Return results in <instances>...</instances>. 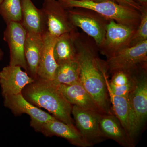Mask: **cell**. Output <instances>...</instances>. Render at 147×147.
I'll return each instance as SVG.
<instances>
[{"label": "cell", "instance_id": "6da1fadb", "mask_svg": "<svg viewBox=\"0 0 147 147\" xmlns=\"http://www.w3.org/2000/svg\"><path fill=\"white\" fill-rule=\"evenodd\" d=\"M75 44L80 67L79 81L106 114L113 113L106 86L108 67L105 61L99 57L97 45L91 38L79 32Z\"/></svg>", "mask_w": 147, "mask_h": 147}, {"label": "cell", "instance_id": "7a4b0ae2", "mask_svg": "<svg viewBox=\"0 0 147 147\" xmlns=\"http://www.w3.org/2000/svg\"><path fill=\"white\" fill-rule=\"evenodd\" d=\"M22 94L33 105L44 108L57 119L76 127L71 117L72 105L52 81L37 78L24 88Z\"/></svg>", "mask_w": 147, "mask_h": 147}, {"label": "cell", "instance_id": "3957f363", "mask_svg": "<svg viewBox=\"0 0 147 147\" xmlns=\"http://www.w3.org/2000/svg\"><path fill=\"white\" fill-rule=\"evenodd\" d=\"M66 9L82 7L94 11L108 20L125 25L136 30L139 26L141 12L111 1L95 2L77 0H58Z\"/></svg>", "mask_w": 147, "mask_h": 147}, {"label": "cell", "instance_id": "277c9868", "mask_svg": "<svg viewBox=\"0 0 147 147\" xmlns=\"http://www.w3.org/2000/svg\"><path fill=\"white\" fill-rule=\"evenodd\" d=\"M128 99L131 138L134 142L147 119V67L137 69L135 85L129 94Z\"/></svg>", "mask_w": 147, "mask_h": 147}, {"label": "cell", "instance_id": "5b68a950", "mask_svg": "<svg viewBox=\"0 0 147 147\" xmlns=\"http://www.w3.org/2000/svg\"><path fill=\"white\" fill-rule=\"evenodd\" d=\"M67 9L72 24L82 29L94 40L98 47H100L104 41L106 26L110 20L88 9L74 7Z\"/></svg>", "mask_w": 147, "mask_h": 147}, {"label": "cell", "instance_id": "8992f818", "mask_svg": "<svg viewBox=\"0 0 147 147\" xmlns=\"http://www.w3.org/2000/svg\"><path fill=\"white\" fill-rule=\"evenodd\" d=\"M105 63L111 74L119 70L131 71L147 66V40L122 49L107 58Z\"/></svg>", "mask_w": 147, "mask_h": 147}, {"label": "cell", "instance_id": "52a82bcc", "mask_svg": "<svg viewBox=\"0 0 147 147\" xmlns=\"http://www.w3.org/2000/svg\"><path fill=\"white\" fill-rule=\"evenodd\" d=\"M71 114L76 129L91 146L107 139L100 129L102 115L72 105Z\"/></svg>", "mask_w": 147, "mask_h": 147}, {"label": "cell", "instance_id": "ba28073f", "mask_svg": "<svg viewBox=\"0 0 147 147\" xmlns=\"http://www.w3.org/2000/svg\"><path fill=\"white\" fill-rule=\"evenodd\" d=\"M46 18L47 32L56 38L65 33L78 31L71 23L67 9L58 0H44L41 8Z\"/></svg>", "mask_w": 147, "mask_h": 147}, {"label": "cell", "instance_id": "9c48e42d", "mask_svg": "<svg viewBox=\"0 0 147 147\" xmlns=\"http://www.w3.org/2000/svg\"><path fill=\"white\" fill-rule=\"evenodd\" d=\"M136 30L130 27L110 20L106 26L105 38L98 51L106 58L128 47L131 37Z\"/></svg>", "mask_w": 147, "mask_h": 147}, {"label": "cell", "instance_id": "30bf717a", "mask_svg": "<svg viewBox=\"0 0 147 147\" xmlns=\"http://www.w3.org/2000/svg\"><path fill=\"white\" fill-rule=\"evenodd\" d=\"M4 105L11 110L15 116L26 114L30 117V125L37 131L43 124L56 119L43 110L28 102L22 93L3 97Z\"/></svg>", "mask_w": 147, "mask_h": 147}, {"label": "cell", "instance_id": "8fae6325", "mask_svg": "<svg viewBox=\"0 0 147 147\" xmlns=\"http://www.w3.org/2000/svg\"><path fill=\"white\" fill-rule=\"evenodd\" d=\"M26 35V30L21 23L10 22L7 24L4 32L3 39L9 47V65L19 66L27 72L28 67L24 51Z\"/></svg>", "mask_w": 147, "mask_h": 147}, {"label": "cell", "instance_id": "7c38bea8", "mask_svg": "<svg viewBox=\"0 0 147 147\" xmlns=\"http://www.w3.org/2000/svg\"><path fill=\"white\" fill-rule=\"evenodd\" d=\"M34 81L19 66L9 65L4 67L0 71V86L3 97L22 93L24 88Z\"/></svg>", "mask_w": 147, "mask_h": 147}, {"label": "cell", "instance_id": "4fadbf2b", "mask_svg": "<svg viewBox=\"0 0 147 147\" xmlns=\"http://www.w3.org/2000/svg\"><path fill=\"white\" fill-rule=\"evenodd\" d=\"M55 85L71 105L100 115L107 114L85 89L80 81L70 85Z\"/></svg>", "mask_w": 147, "mask_h": 147}, {"label": "cell", "instance_id": "5bb4252c", "mask_svg": "<svg viewBox=\"0 0 147 147\" xmlns=\"http://www.w3.org/2000/svg\"><path fill=\"white\" fill-rule=\"evenodd\" d=\"M36 131L42 133L46 137L55 136L62 137L76 146L91 147L76 127L70 126L56 119L42 125Z\"/></svg>", "mask_w": 147, "mask_h": 147}, {"label": "cell", "instance_id": "9a60e30c", "mask_svg": "<svg viewBox=\"0 0 147 147\" xmlns=\"http://www.w3.org/2000/svg\"><path fill=\"white\" fill-rule=\"evenodd\" d=\"M21 24L27 33L43 36L47 31V20L42 9L37 8L31 0H21Z\"/></svg>", "mask_w": 147, "mask_h": 147}, {"label": "cell", "instance_id": "2e32d148", "mask_svg": "<svg viewBox=\"0 0 147 147\" xmlns=\"http://www.w3.org/2000/svg\"><path fill=\"white\" fill-rule=\"evenodd\" d=\"M100 129L106 139H111L124 147L134 146V142L114 113L104 114L100 117Z\"/></svg>", "mask_w": 147, "mask_h": 147}, {"label": "cell", "instance_id": "e0dca14e", "mask_svg": "<svg viewBox=\"0 0 147 147\" xmlns=\"http://www.w3.org/2000/svg\"><path fill=\"white\" fill-rule=\"evenodd\" d=\"M57 38L48 32L43 36L41 57L37 72V78L53 81L58 65L54 57L53 49Z\"/></svg>", "mask_w": 147, "mask_h": 147}, {"label": "cell", "instance_id": "ac0fdd59", "mask_svg": "<svg viewBox=\"0 0 147 147\" xmlns=\"http://www.w3.org/2000/svg\"><path fill=\"white\" fill-rule=\"evenodd\" d=\"M43 36L27 32L24 51L28 67L27 73L34 80L37 78L43 45Z\"/></svg>", "mask_w": 147, "mask_h": 147}, {"label": "cell", "instance_id": "d6986e66", "mask_svg": "<svg viewBox=\"0 0 147 147\" xmlns=\"http://www.w3.org/2000/svg\"><path fill=\"white\" fill-rule=\"evenodd\" d=\"M139 68L131 71L119 70L113 72L110 81L106 80L107 90L118 96L128 97L135 85L136 72Z\"/></svg>", "mask_w": 147, "mask_h": 147}, {"label": "cell", "instance_id": "ffe728a7", "mask_svg": "<svg viewBox=\"0 0 147 147\" xmlns=\"http://www.w3.org/2000/svg\"><path fill=\"white\" fill-rule=\"evenodd\" d=\"M78 33V31L65 33L57 38L53 53L58 65L76 59L75 41Z\"/></svg>", "mask_w": 147, "mask_h": 147}, {"label": "cell", "instance_id": "44dd1931", "mask_svg": "<svg viewBox=\"0 0 147 147\" xmlns=\"http://www.w3.org/2000/svg\"><path fill=\"white\" fill-rule=\"evenodd\" d=\"M80 67L77 59L58 65L52 82L55 85H70L79 81Z\"/></svg>", "mask_w": 147, "mask_h": 147}, {"label": "cell", "instance_id": "7402d4cb", "mask_svg": "<svg viewBox=\"0 0 147 147\" xmlns=\"http://www.w3.org/2000/svg\"><path fill=\"white\" fill-rule=\"evenodd\" d=\"M107 90L110 99V102L113 107L112 110L113 113L119 119L127 133L132 140L129 121V108L128 97L118 96L113 94L109 90Z\"/></svg>", "mask_w": 147, "mask_h": 147}, {"label": "cell", "instance_id": "603a6c76", "mask_svg": "<svg viewBox=\"0 0 147 147\" xmlns=\"http://www.w3.org/2000/svg\"><path fill=\"white\" fill-rule=\"evenodd\" d=\"M0 15L6 24L12 22L21 23V0H3L0 4Z\"/></svg>", "mask_w": 147, "mask_h": 147}, {"label": "cell", "instance_id": "cb8c5ba5", "mask_svg": "<svg viewBox=\"0 0 147 147\" xmlns=\"http://www.w3.org/2000/svg\"><path fill=\"white\" fill-rule=\"evenodd\" d=\"M147 40V9L141 12L140 23L131 37L128 47H131Z\"/></svg>", "mask_w": 147, "mask_h": 147}, {"label": "cell", "instance_id": "d4e9b609", "mask_svg": "<svg viewBox=\"0 0 147 147\" xmlns=\"http://www.w3.org/2000/svg\"><path fill=\"white\" fill-rule=\"evenodd\" d=\"M116 2L119 4L129 8L133 9L140 11V12L144 9L141 6L135 3L133 0H116Z\"/></svg>", "mask_w": 147, "mask_h": 147}, {"label": "cell", "instance_id": "484cf974", "mask_svg": "<svg viewBox=\"0 0 147 147\" xmlns=\"http://www.w3.org/2000/svg\"><path fill=\"white\" fill-rule=\"evenodd\" d=\"M144 9H147V0H133Z\"/></svg>", "mask_w": 147, "mask_h": 147}, {"label": "cell", "instance_id": "4316f807", "mask_svg": "<svg viewBox=\"0 0 147 147\" xmlns=\"http://www.w3.org/2000/svg\"><path fill=\"white\" fill-rule=\"evenodd\" d=\"M80 1H88L95 2H100L107 1H111L116 2V0H77Z\"/></svg>", "mask_w": 147, "mask_h": 147}, {"label": "cell", "instance_id": "83f0119b", "mask_svg": "<svg viewBox=\"0 0 147 147\" xmlns=\"http://www.w3.org/2000/svg\"><path fill=\"white\" fill-rule=\"evenodd\" d=\"M4 53L3 52L2 50L0 48V60L2 59L4 56Z\"/></svg>", "mask_w": 147, "mask_h": 147}, {"label": "cell", "instance_id": "f1b7e54d", "mask_svg": "<svg viewBox=\"0 0 147 147\" xmlns=\"http://www.w3.org/2000/svg\"><path fill=\"white\" fill-rule=\"evenodd\" d=\"M3 1V0H0V4H1V3Z\"/></svg>", "mask_w": 147, "mask_h": 147}]
</instances>
